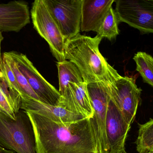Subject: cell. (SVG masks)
<instances>
[{"label":"cell","mask_w":153,"mask_h":153,"mask_svg":"<svg viewBox=\"0 0 153 153\" xmlns=\"http://www.w3.org/2000/svg\"><path fill=\"white\" fill-rule=\"evenodd\" d=\"M26 112L33 127L37 153H98L92 118L63 124Z\"/></svg>","instance_id":"6da1fadb"},{"label":"cell","mask_w":153,"mask_h":153,"mask_svg":"<svg viewBox=\"0 0 153 153\" xmlns=\"http://www.w3.org/2000/svg\"><path fill=\"white\" fill-rule=\"evenodd\" d=\"M102 38L78 34L65 42V60L73 63L88 84L107 81L117 72L109 64L99 50Z\"/></svg>","instance_id":"7a4b0ae2"},{"label":"cell","mask_w":153,"mask_h":153,"mask_svg":"<svg viewBox=\"0 0 153 153\" xmlns=\"http://www.w3.org/2000/svg\"><path fill=\"white\" fill-rule=\"evenodd\" d=\"M0 146L16 153H37L33 127L27 112L13 119L0 111Z\"/></svg>","instance_id":"3957f363"},{"label":"cell","mask_w":153,"mask_h":153,"mask_svg":"<svg viewBox=\"0 0 153 153\" xmlns=\"http://www.w3.org/2000/svg\"><path fill=\"white\" fill-rule=\"evenodd\" d=\"M33 27L48 43L53 56L58 62L65 60V41L45 0H36L30 11Z\"/></svg>","instance_id":"277c9868"},{"label":"cell","mask_w":153,"mask_h":153,"mask_svg":"<svg viewBox=\"0 0 153 153\" xmlns=\"http://www.w3.org/2000/svg\"><path fill=\"white\" fill-rule=\"evenodd\" d=\"M107 86L111 99L131 126L135 118L142 90L137 87L133 78L123 77L117 71L107 81Z\"/></svg>","instance_id":"5b68a950"},{"label":"cell","mask_w":153,"mask_h":153,"mask_svg":"<svg viewBox=\"0 0 153 153\" xmlns=\"http://www.w3.org/2000/svg\"><path fill=\"white\" fill-rule=\"evenodd\" d=\"M107 81L88 84L87 86L94 110L92 119L96 134L98 153H108L106 119L110 98L108 92Z\"/></svg>","instance_id":"8992f818"},{"label":"cell","mask_w":153,"mask_h":153,"mask_svg":"<svg viewBox=\"0 0 153 153\" xmlns=\"http://www.w3.org/2000/svg\"><path fill=\"white\" fill-rule=\"evenodd\" d=\"M8 53L40 101L48 105L57 106L61 98L59 91L43 77L27 56L15 51Z\"/></svg>","instance_id":"52a82bcc"},{"label":"cell","mask_w":153,"mask_h":153,"mask_svg":"<svg viewBox=\"0 0 153 153\" xmlns=\"http://www.w3.org/2000/svg\"><path fill=\"white\" fill-rule=\"evenodd\" d=\"M65 42L80 34L82 0H45Z\"/></svg>","instance_id":"ba28073f"},{"label":"cell","mask_w":153,"mask_h":153,"mask_svg":"<svg viewBox=\"0 0 153 153\" xmlns=\"http://www.w3.org/2000/svg\"><path fill=\"white\" fill-rule=\"evenodd\" d=\"M119 21L126 22L143 33H153V1L117 0Z\"/></svg>","instance_id":"9c48e42d"},{"label":"cell","mask_w":153,"mask_h":153,"mask_svg":"<svg viewBox=\"0 0 153 153\" xmlns=\"http://www.w3.org/2000/svg\"><path fill=\"white\" fill-rule=\"evenodd\" d=\"M130 128V125L125 121L120 110L110 99L106 119L108 153L126 152L125 143Z\"/></svg>","instance_id":"30bf717a"},{"label":"cell","mask_w":153,"mask_h":153,"mask_svg":"<svg viewBox=\"0 0 153 153\" xmlns=\"http://www.w3.org/2000/svg\"><path fill=\"white\" fill-rule=\"evenodd\" d=\"M87 86L85 82L69 84L57 106L84 118H92L94 110Z\"/></svg>","instance_id":"8fae6325"},{"label":"cell","mask_w":153,"mask_h":153,"mask_svg":"<svg viewBox=\"0 0 153 153\" xmlns=\"http://www.w3.org/2000/svg\"><path fill=\"white\" fill-rule=\"evenodd\" d=\"M30 22L27 4L21 1L0 3V31L18 32Z\"/></svg>","instance_id":"7c38bea8"},{"label":"cell","mask_w":153,"mask_h":153,"mask_svg":"<svg viewBox=\"0 0 153 153\" xmlns=\"http://www.w3.org/2000/svg\"><path fill=\"white\" fill-rule=\"evenodd\" d=\"M21 98V109L38 114L54 122L68 124L85 118L59 106L45 104L28 96Z\"/></svg>","instance_id":"4fadbf2b"},{"label":"cell","mask_w":153,"mask_h":153,"mask_svg":"<svg viewBox=\"0 0 153 153\" xmlns=\"http://www.w3.org/2000/svg\"><path fill=\"white\" fill-rule=\"evenodd\" d=\"M114 0H82L81 31L97 32Z\"/></svg>","instance_id":"5bb4252c"},{"label":"cell","mask_w":153,"mask_h":153,"mask_svg":"<svg viewBox=\"0 0 153 153\" xmlns=\"http://www.w3.org/2000/svg\"><path fill=\"white\" fill-rule=\"evenodd\" d=\"M59 92L61 96L64 94L70 83L78 84L84 82L80 71L76 66L71 61L65 60L57 62Z\"/></svg>","instance_id":"9a60e30c"},{"label":"cell","mask_w":153,"mask_h":153,"mask_svg":"<svg viewBox=\"0 0 153 153\" xmlns=\"http://www.w3.org/2000/svg\"><path fill=\"white\" fill-rule=\"evenodd\" d=\"M119 22L116 11L111 7L97 31V35L102 39L106 38L110 40L115 39L119 34Z\"/></svg>","instance_id":"2e32d148"},{"label":"cell","mask_w":153,"mask_h":153,"mask_svg":"<svg viewBox=\"0 0 153 153\" xmlns=\"http://www.w3.org/2000/svg\"><path fill=\"white\" fill-rule=\"evenodd\" d=\"M135 143L138 153H148L153 151V119L145 124L139 125Z\"/></svg>","instance_id":"e0dca14e"},{"label":"cell","mask_w":153,"mask_h":153,"mask_svg":"<svg viewBox=\"0 0 153 153\" xmlns=\"http://www.w3.org/2000/svg\"><path fill=\"white\" fill-rule=\"evenodd\" d=\"M137 65L136 71L144 81L153 87V57L143 52H138L133 57Z\"/></svg>","instance_id":"ac0fdd59"},{"label":"cell","mask_w":153,"mask_h":153,"mask_svg":"<svg viewBox=\"0 0 153 153\" xmlns=\"http://www.w3.org/2000/svg\"><path fill=\"white\" fill-rule=\"evenodd\" d=\"M3 54L6 57L21 90L22 93L21 96H28L34 99L40 101L39 98L32 90L31 87L30 86L25 77L18 69L12 57L8 54V52H4Z\"/></svg>","instance_id":"d6986e66"},{"label":"cell","mask_w":153,"mask_h":153,"mask_svg":"<svg viewBox=\"0 0 153 153\" xmlns=\"http://www.w3.org/2000/svg\"><path fill=\"white\" fill-rule=\"evenodd\" d=\"M0 111L13 119H16V113L6 96L0 88Z\"/></svg>","instance_id":"ffe728a7"},{"label":"cell","mask_w":153,"mask_h":153,"mask_svg":"<svg viewBox=\"0 0 153 153\" xmlns=\"http://www.w3.org/2000/svg\"><path fill=\"white\" fill-rule=\"evenodd\" d=\"M1 31H0V68H1V65L2 63V54H1V45L2 41L3 40L4 37L2 35Z\"/></svg>","instance_id":"44dd1931"},{"label":"cell","mask_w":153,"mask_h":153,"mask_svg":"<svg viewBox=\"0 0 153 153\" xmlns=\"http://www.w3.org/2000/svg\"><path fill=\"white\" fill-rule=\"evenodd\" d=\"M0 153H16L15 152L11 150H7L0 146Z\"/></svg>","instance_id":"7402d4cb"},{"label":"cell","mask_w":153,"mask_h":153,"mask_svg":"<svg viewBox=\"0 0 153 153\" xmlns=\"http://www.w3.org/2000/svg\"><path fill=\"white\" fill-rule=\"evenodd\" d=\"M127 153V152H126V153Z\"/></svg>","instance_id":"603a6c76"}]
</instances>
